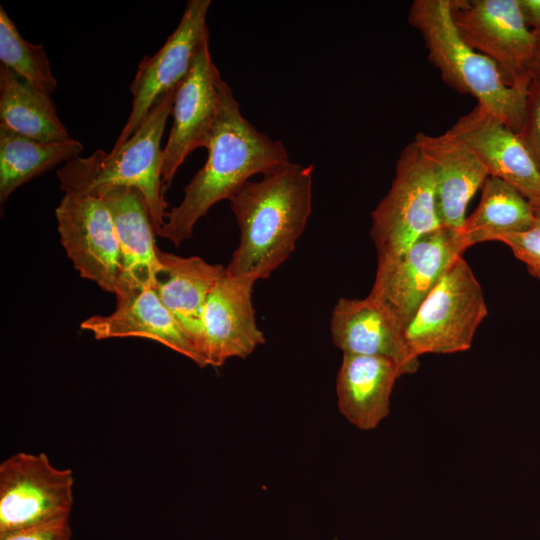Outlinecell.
Returning a JSON list of instances; mask_svg holds the SVG:
<instances>
[{
	"mask_svg": "<svg viewBox=\"0 0 540 540\" xmlns=\"http://www.w3.org/2000/svg\"><path fill=\"white\" fill-rule=\"evenodd\" d=\"M312 175V164L288 162L248 181L229 199L240 241L228 276L255 284L290 257L311 214Z\"/></svg>",
	"mask_w": 540,
	"mask_h": 540,
	"instance_id": "1",
	"label": "cell"
},
{
	"mask_svg": "<svg viewBox=\"0 0 540 540\" xmlns=\"http://www.w3.org/2000/svg\"><path fill=\"white\" fill-rule=\"evenodd\" d=\"M71 469L55 467L45 453L18 452L0 464V536L70 515Z\"/></svg>",
	"mask_w": 540,
	"mask_h": 540,
	"instance_id": "7",
	"label": "cell"
},
{
	"mask_svg": "<svg viewBox=\"0 0 540 540\" xmlns=\"http://www.w3.org/2000/svg\"><path fill=\"white\" fill-rule=\"evenodd\" d=\"M253 286L225 273L210 292L202 311L199 344L206 366L246 358L265 342L256 322Z\"/></svg>",
	"mask_w": 540,
	"mask_h": 540,
	"instance_id": "14",
	"label": "cell"
},
{
	"mask_svg": "<svg viewBox=\"0 0 540 540\" xmlns=\"http://www.w3.org/2000/svg\"><path fill=\"white\" fill-rule=\"evenodd\" d=\"M408 22L420 33L428 60L446 85L473 96L477 104L518 133L530 84L509 85L493 61L462 39L452 19L450 0L413 1Z\"/></svg>",
	"mask_w": 540,
	"mask_h": 540,
	"instance_id": "3",
	"label": "cell"
},
{
	"mask_svg": "<svg viewBox=\"0 0 540 540\" xmlns=\"http://www.w3.org/2000/svg\"><path fill=\"white\" fill-rule=\"evenodd\" d=\"M207 37L186 77L177 86L172 106L173 123L163 148L162 183L166 190L185 158L207 148L219 108V82Z\"/></svg>",
	"mask_w": 540,
	"mask_h": 540,
	"instance_id": "12",
	"label": "cell"
},
{
	"mask_svg": "<svg viewBox=\"0 0 540 540\" xmlns=\"http://www.w3.org/2000/svg\"><path fill=\"white\" fill-rule=\"evenodd\" d=\"M483 164L488 175L518 190L533 207L540 206V171L518 133L477 104L447 130Z\"/></svg>",
	"mask_w": 540,
	"mask_h": 540,
	"instance_id": "13",
	"label": "cell"
},
{
	"mask_svg": "<svg viewBox=\"0 0 540 540\" xmlns=\"http://www.w3.org/2000/svg\"><path fill=\"white\" fill-rule=\"evenodd\" d=\"M203 167L184 188L182 201L168 212L157 235L176 247L191 238L197 221L217 202L230 199L257 174L289 162L279 140L257 130L241 113L230 86L219 82V108Z\"/></svg>",
	"mask_w": 540,
	"mask_h": 540,
	"instance_id": "2",
	"label": "cell"
},
{
	"mask_svg": "<svg viewBox=\"0 0 540 540\" xmlns=\"http://www.w3.org/2000/svg\"><path fill=\"white\" fill-rule=\"evenodd\" d=\"M535 221L532 204L518 190L488 176L481 187L478 206L465 218L458 233L467 249L476 243L495 241L503 234L527 230Z\"/></svg>",
	"mask_w": 540,
	"mask_h": 540,
	"instance_id": "22",
	"label": "cell"
},
{
	"mask_svg": "<svg viewBox=\"0 0 540 540\" xmlns=\"http://www.w3.org/2000/svg\"><path fill=\"white\" fill-rule=\"evenodd\" d=\"M108 207L122 254V278L118 294L138 288H154L162 271L155 243L156 229L142 193L130 187H112L98 193Z\"/></svg>",
	"mask_w": 540,
	"mask_h": 540,
	"instance_id": "18",
	"label": "cell"
},
{
	"mask_svg": "<svg viewBox=\"0 0 540 540\" xmlns=\"http://www.w3.org/2000/svg\"><path fill=\"white\" fill-rule=\"evenodd\" d=\"M533 208H534L535 217L540 220V206L533 207Z\"/></svg>",
	"mask_w": 540,
	"mask_h": 540,
	"instance_id": "30",
	"label": "cell"
},
{
	"mask_svg": "<svg viewBox=\"0 0 540 540\" xmlns=\"http://www.w3.org/2000/svg\"><path fill=\"white\" fill-rule=\"evenodd\" d=\"M371 217L377 268L391 264L420 238L442 227L434 171L414 141L399 155L391 187Z\"/></svg>",
	"mask_w": 540,
	"mask_h": 540,
	"instance_id": "5",
	"label": "cell"
},
{
	"mask_svg": "<svg viewBox=\"0 0 540 540\" xmlns=\"http://www.w3.org/2000/svg\"><path fill=\"white\" fill-rule=\"evenodd\" d=\"M450 8L462 39L493 61L509 85L531 83L536 42L519 0H450Z\"/></svg>",
	"mask_w": 540,
	"mask_h": 540,
	"instance_id": "8",
	"label": "cell"
},
{
	"mask_svg": "<svg viewBox=\"0 0 540 540\" xmlns=\"http://www.w3.org/2000/svg\"><path fill=\"white\" fill-rule=\"evenodd\" d=\"M518 135L540 171V81L532 78Z\"/></svg>",
	"mask_w": 540,
	"mask_h": 540,
	"instance_id": "26",
	"label": "cell"
},
{
	"mask_svg": "<svg viewBox=\"0 0 540 540\" xmlns=\"http://www.w3.org/2000/svg\"><path fill=\"white\" fill-rule=\"evenodd\" d=\"M0 126L42 142L71 138L50 95L3 65H0Z\"/></svg>",
	"mask_w": 540,
	"mask_h": 540,
	"instance_id": "21",
	"label": "cell"
},
{
	"mask_svg": "<svg viewBox=\"0 0 540 540\" xmlns=\"http://www.w3.org/2000/svg\"><path fill=\"white\" fill-rule=\"evenodd\" d=\"M495 241L506 244L515 257L522 261L529 273L540 279V220L527 230L498 236Z\"/></svg>",
	"mask_w": 540,
	"mask_h": 540,
	"instance_id": "25",
	"label": "cell"
},
{
	"mask_svg": "<svg viewBox=\"0 0 540 540\" xmlns=\"http://www.w3.org/2000/svg\"><path fill=\"white\" fill-rule=\"evenodd\" d=\"M157 257L162 271L153 289L201 356L202 311L210 292L225 275L226 268L197 256L182 257L159 248Z\"/></svg>",
	"mask_w": 540,
	"mask_h": 540,
	"instance_id": "20",
	"label": "cell"
},
{
	"mask_svg": "<svg viewBox=\"0 0 540 540\" xmlns=\"http://www.w3.org/2000/svg\"><path fill=\"white\" fill-rule=\"evenodd\" d=\"M210 0H190L181 20L164 45L139 63L130 84L133 97L129 117L113 149L122 146L142 125L157 102L177 88L188 74L203 41L209 37L206 16Z\"/></svg>",
	"mask_w": 540,
	"mask_h": 540,
	"instance_id": "10",
	"label": "cell"
},
{
	"mask_svg": "<svg viewBox=\"0 0 540 540\" xmlns=\"http://www.w3.org/2000/svg\"><path fill=\"white\" fill-rule=\"evenodd\" d=\"M334 345L343 354L383 357L392 360L401 374H413L419 360L410 350L405 329L379 298H340L332 310L330 323Z\"/></svg>",
	"mask_w": 540,
	"mask_h": 540,
	"instance_id": "15",
	"label": "cell"
},
{
	"mask_svg": "<svg viewBox=\"0 0 540 540\" xmlns=\"http://www.w3.org/2000/svg\"><path fill=\"white\" fill-rule=\"evenodd\" d=\"M413 141L434 171L441 226L459 231L470 200L489 176L486 168L448 131L441 135L418 132Z\"/></svg>",
	"mask_w": 540,
	"mask_h": 540,
	"instance_id": "17",
	"label": "cell"
},
{
	"mask_svg": "<svg viewBox=\"0 0 540 540\" xmlns=\"http://www.w3.org/2000/svg\"><path fill=\"white\" fill-rule=\"evenodd\" d=\"M83 144L37 141L0 126V202L21 185L49 169L80 156Z\"/></svg>",
	"mask_w": 540,
	"mask_h": 540,
	"instance_id": "23",
	"label": "cell"
},
{
	"mask_svg": "<svg viewBox=\"0 0 540 540\" xmlns=\"http://www.w3.org/2000/svg\"><path fill=\"white\" fill-rule=\"evenodd\" d=\"M519 3L524 20L535 39L537 55L540 53V0H519Z\"/></svg>",
	"mask_w": 540,
	"mask_h": 540,
	"instance_id": "28",
	"label": "cell"
},
{
	"mask_svg": "<svg viewBox=\"0 0 540 540\" xmlns=\"http://www.w3.org/2000/svg\"><path fill=\"white\" fill-rule=\"evenodd\" d=\"M465 250L458 231L441 227L420 238L391 264L377 268L370 294L383 301L406 329Z\"/></svg>",
	"mask_w": 540,
	"mask_h": 540,
	"instance_id": "11",
	"label": "cell"
},
{
	"mask_svg": "<svg viewBox=\"0 0 540 540\" xmlns=\"http://www.w3.org/2000/svg\"><path fill=\"white\" fill-rule=\"evenodd\" d=\"M55 214L61 244L81 277L116 295L122 254L105 202L99 197L65 194Z\"/></svg>",
	"mask_w": 540,
	"mask_h": 540,
	"instance_id": "9",
	"label": "cell"
},
{
	"mask_svg": "<svg viewBox=\"0 0 540 540\" xmlns=\"http://www.w3.org/2000/svg\"><path fill=\"white\" fill-rule=\"evenodd\" d=\"M0 61L1 65L49 95L57 87L43 45L31 44L23 39L2 6H0Z\"/></svg>",
	"mask_w": 540,
	"mask_h": 540,
	"instance_id": "24",
	"label": "cell"
},
{
	"mask_svg": "<svg viewBox=\"0 0 540 540\" xmlns=\"http://www.w3.org/2000/svg\"><path fill=\"white\" fill-rule=\"evenodd\" d=\"M96 339L144 337L184 355L199 367H206L175 317L163 305L153 288H138L116 295V308L109 315H95L80 324Z\"/></svg>",
	"mask_w": 540,
	"mask_h": 540,
	"instance_id": "16",
	"label": "cell"
},
{
	"mask_svg": "<svg viewBox=\"0 0 540 540\" xmlns=\"http://www.w3.org/2000/svg\"><path fill=\"white\" fill-rule=\"evenodd\" d=\"M69 517L0 536V540H71Z\"/></svg>",
	"mask_w": 540,
	"mask_h": 540,
	"instance_id": "27",
	"label": "cell"
},
{
	"mask_svg": "<svg viewBox=\"0 0 540 540\" xmlns=\"http://www.w3.org/2000/svg\"><path fill=\"white\" fill-rule=\"evenodd\" d=\"M401 371L383 357L343 354L336 393L340 413L356 428L375 429L390 412V399Z\"/></svg>",
	"mask_w": 540,
	"mask_h": 540,
	"instance_id": "19",
	"label": "cell"
},
{
	"mask_svg": "<svg viewBox=\"0 0 540 540\" xmlns=\"http://www.w3.org/2000/svg\"><path fill=\"white\" fill-rule=\"evenodd\" d=\"M176 89L166 93L146 120L119 148L96 150L87 157L67 161L57 171L65 194L95 197L112 187H130L144 196L156 233L168 214L162 183L161 139L171 114Z\"/></svg>",
	"mask_w": 540,
	"mask_h": 540,
	"instance_id": "4",
	"label": "cell"
},
{
	"mask_svg": "<svg viewBox=\"0 0 540 540\" xmlns=\"http://www.w3.org/2000/svg\"><path fill=\"white\" fill-rule=\"evenodd\" d=\"M530 72L533 79L540 81V53L536 55L531 65Z\"/></svg>",
	"mask_w": 540,
	"mask_h": 540,
	"instance_id": "29",
	"label": "cell"
},
{
	"mask_svg": "<svg viewBox=\"0 0 540 540\" xmlns=\"http://www.w3.org/2000/svg\"><path fill=\"white\" fill-rule=\"evenodd\" d=\"M487 314L482 288L460 256L421 304L405 338L417 357L466 351Z\"/></svg>",
	"mask_w": 540,
	"mask_h": 540,
	"instance_id": "6",
	"label": "cell"
}]
</instances>
